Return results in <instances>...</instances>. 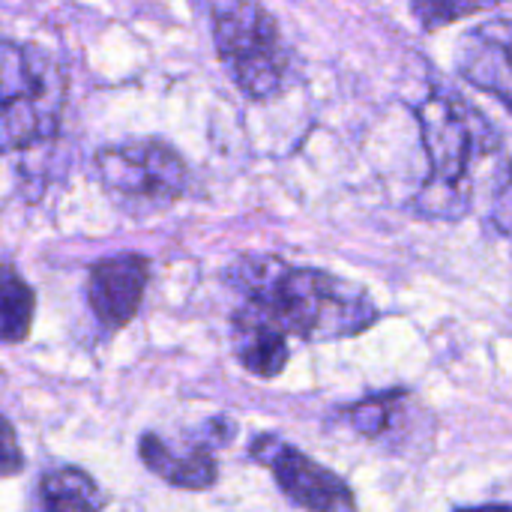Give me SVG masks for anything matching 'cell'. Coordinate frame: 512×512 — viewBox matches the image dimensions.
<instances>
[{
    "mask_svg": "<svg viewBox=\"0 0 512 512\" xmlns=\"http://www.w3.org/2000/svg\"><path fill=\"white\" fill-rule=\"evenodd\" d=\"M225 282L243 297V306L303 342L351 339L381 318L369 291L357 282L315 267H294L273 255L234 261Z\"/></svg>",
    "mask_w": 512,
    "mask_h": 512,
    "instance_id": "cell-1",
    "label": "cell"
},
{
    "mask_svg": "<svg viewBox=\"0 0 512 512\" xmlns=\"http://www.w3.org/2000/svg\"><path fill=\"white\" fill-rule=\"evenodd\" d=\"M417 126L429 159L417 210L435 219H459L471 201V168L495 147L492 126L453 90H432L417 108Z\"/></svg>",
    "mask_w": 512,
    "mask_h": 512,
    "instance_id": "cell-2",
    "label": "cell"
},
{
    "mask_svg": "<svg viewBox=\"0 0 512 512\" xmlns=\"http://www.w3.org/2000/svg\"><path fill=\"white\" fill-rule=\"evenodd\" d=\"M66 75L36 45L0 39V156L48 144L60 129Z\"/></svg>",
    "mask_w": 512,
    "mask_h": 512,
    "instance_id": "cell-3",
    "label": "cell"
},
{
    "mask_svg": "<svg viewBox=\"0 0 512 512\" xmlns=\"http://www.w3.org/2000/svg\"><path fill=\"white\" fill-rule=\"evenodd\" d=\"M207 12L216 54L234 84L255 102L282 93L291 54L276 18L258 0H198Z\"/></svg>",
    "mask_w": 512,
    "mask_h": 512,
    "instance_id": "cell-4",
    "label": "cell"
},
{
    "mask_svg": "<svg viewBox=\"0 0 512 512\" xmlns=\"http://www.w3.org/2000/svg\"><path fill=\"white\" fill-rule=\"evenodd\" d=\"M96 174L108 198L129 216H153L189 189V165L162 138L108 144L96 153Z\"/></svg>",
    "mask_w": 512,
    "mask_h": 512,
    "instance_id": "cell-5",
    "label": "cell"
},
{
    "mask_svg": "<svg viewBox=\"0 0 512 512\" xmlns=\"http://www.w3.org/2000/svg\"><path fill=\"white\" fill-rule=\"evenodd\" d=\"M249 453L255 462L270 468L282 495L306 512H357L354 492L339 474L327 471L282 438L258 435Z\"/></svg>",
    "mask_w": 512,
    "mask_h": 512,
    "instance_id": "cell-6",
    "label": "cell"
},
{
    "mask_svg": "<svg viewBox=\"0 0 512 512\" xmlns=\"http://www.w3.org/2000/svg\"><path fill=\"white\" fill-rule=\"evenodd\" d=\"M150 282V261L126 252L102 258L87 276V303L105 330H123L141 309Z\"/></svg>",
    "mask_w": 512,
    "mask_h": 512,
    "instance_id": "cell-7",
    "label": "cell"
},
{
    "mask_svg": "<svg viewBox=\"0 0 512 512\" xmlns=\"http://www.w3.org/2000/svg\"><path fill=\"white\" fill-rule=\"evenodd\" d=\"M456 69L459 75L498 96L507 108H512V21H486L474 27L459 51H456Z\"/></svg>",
    "mask_w": 512,
    "mask_h": 512,
    "instance_id": "cell-8",
    "label": "cell"
},
{
    "mask_svg": "<svg viewBox=\"0 0 512 512\" xmlns=\"http://www.w3.org/2000/svg\"><path fill=\"white\" fill-rule=\"evenodd\" d=\"M138 456L150 474L165 480L174 489L186 492H204L219 480L216 459L207 444H189L183 450L171 447L159 435L147 432L138 438Z\"/></svg>",
    "mask_w": 512,
    "mask_h": 512,
    "instance_id": "cell-9",
    "label": "cell"
},
{
    "mask_svg": "<svg viewBox=\"0 0 512 512\" xmlns=\"http://www.w3.org/2000/svg\"><path fill=\"white\" fill-rule=\"evenodd\" d=\"M231 345L237 363L255 378H276L288 366V336L255 309L243 306L231 321Z\"/></svg>",
    "mask_w": 512,
    "mask_h": 512,
    "instance_id": "cell-10",
    "label": "cell"
},
{
    "mask_svg": "<svg viewBox=\"0 0 512 512\" xmlns=\"http://www.w3.org/2000/svg\"><path fill=\"white\" fill-rule=\"evenodd\" d=\"M33 512H102V492L81 468H57L36 486Z\"/></svg>",
    "mask_w": 512,
    "mask_h": 512,
    "instance_id": "cell-11",
    "label": "cell"
},
{
    "mask_svg": "<svg viewBox=\"0 0 512 512\" xmlns=\"http://www.w3.org/2000/svg\"><path fill=\"white\" fill-rule=\"evenodd\" d=\"M36 294L30 282L12 267L0 264V342L21 345L33 330Z\"/></svg>",
    "mask_w": 512,
    "mask_h": 512,
    "instance_id": "cell-12",
    "label": "cell"
},
{
    "mask_svg": "<svg viewBox=\"0 0 512 512\" xmlns=\"http://www.w3.org/2000/svg\"><path fill=\"white\" fill-rule=\"evenodd\" d=\"M411 396L408 390H384V393H372L360 402H354L345 411V423L366 441H381L387 435H393L402 423V417H408Z\"/></svg>",
    "mask_w": 512,
    "mask_h": 512,
    "instance_id": "cell-13",
    "label": "cell"
},
{
    "mask_svg": "<svg viewBox=\"0 0 512 512\" xmlns=\"http://www.w3.org/2000/svg\"><path fill=\"white\" fill-rule=\"evenodd\" d=\"M498 3H504V0H414L411 9H414L420 27L432 33V30L450 27L462 18H474L480 12H489Z\"/></svg>",
    "mask_w": 512,
    "mask_h": 512,
    "instance_id": "cell-14",
    "label": "cell"
},
{
    "mask_svg": "<svg viewBox=\"0 0 512 512\" xmlns=\"http://www.w3.org/2000/svg\"><path fill=\"white\" fill-rule=\"evenodd\" d=\"M24 471V450L18 444L15 426L0 414V480Z\"/></svg>",
    "mask_w": 512,
    "mask_h": 512,
    "instance_id": "cell-15",
    "label": "cell"
},
{
    "mask_svg": "<svg viewBox=\"0 0 512 512\" xmlns=\"http://www.w3.org/2000/svg\"><path fill=\"white\" fill-rule=\"evenodd\" d=\"M492 222L501 234H510L512 237V165L504 186L498 189L495 195V204H492Z\"/></svg>",
    "mask_w": 512,
    "mask_h": 512,
    "instance_id": "cell-16",
    "label": "cell"
},
{
    "mask_svg": "<svg viewBox=\"0 0 512 512\" xmlns=\"http://www.w3.org/2000/svg\"><path fill=\"white\" fill-rule=\"evenodd\" d=\"M456 512H512V507L510 504H486V507H468V510Z\"/></svg>",
    "mask_w": 512,
    "mask_h": 512,
    "instance_id": "cell-17",
    "label": "cell"
}]
</instances>
